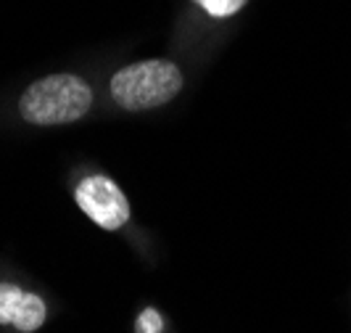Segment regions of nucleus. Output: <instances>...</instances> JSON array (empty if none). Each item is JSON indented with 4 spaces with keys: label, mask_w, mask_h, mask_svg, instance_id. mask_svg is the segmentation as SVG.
Instances as JSON below:
<instances>
[{
    "label": "nucleus",
    "mask_w": 351,
    "mask_h": 333,
    "mask_svg": "<svg viewBox=\"0 0 351 333\" xmlns=\"http://www.w3.org/2000/svg\"><path fill=\"white\" fill-rule=\"evenodd\" d=\"M93 90L74 74H51L24 90L19 111L29 124H69L88 114Z\"/></svg>",
    "instance_id": "obj_1"
},
{
    "label": "nucleus",
    "mask_w": 351,
    "mask_h": 333,
    "mask_svg": "<svg viewBox=\"0 0 351 333\" xmlns=\"http://www.w3.org/2000/svg\"><path fill=\"white\" fill-rule=\"evenodd\" d=\"M182 88V74L172 61H138L111 77V95L127 111L169 104Z\"/></svg>",
    "instance_id": "obj_2"
},
{
    "label": "nucleus",
    "mask_w": 351,
    "mask_h": 333,
    "mask_svg": "<svg viewBox=\"0 0 351 333\" xmlns=\"http://www.w3.org/2000/svg\"><path fill=\"white\" fill-rule=\"evenodd\" d=\"M77 204L95 225L119 230L130 220V201L122 188L106 175H90L77 185Z\"/></svg>",
    "instance_id": "obj_3"
},
{
    "label": "nucleus",
    "mask_w": 351,
    "mask_h": 333,
    "mask_svg": "<svg viewBox=\"0 0 351 333\" xmlns=\"http://www.w3.org/2000/svg\"><path fill=\"white\" fill-rule=\"evenodd\" d=\"M45 301L35 294H27L11 283H0V325L11 323L19 331H37L45 323Z\"/></svg>",
    "instance_id": "obj_4"
},
{
    "label": "nucleus",
    "mask_w": 351,
    "mask_h": 333,
    "mask_svg": "<svg viewBox=\"0 0 351 333\" xmlns=\"http://www.w3.org/2000/svg\"><path fill=\"white\" fill-rule=\"evenodd\" d=\"M209 16H217V19H225V16H232V14H238L243 5H246L248 0H195Z\"/></svg>",
    "instance_id": "obj_5"
},
{
    "label": "nucleus",
    "mask_w": 351,
    "mask_h": 333,
    "mask_svg": "<svg viewBox=\"0 0 351 333\" xmlns=\"http://www.w3.org/2000/svg\"><path fill=\"white\" fill-rule=\"evenodd\" d=\"M161 328H164V320L156 310H145L138 317V333H161Z\"/></svg>",
    "instance_id": "obj_6"
}]
</instances>
